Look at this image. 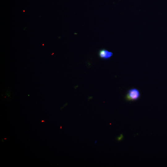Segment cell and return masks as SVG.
Here are the masks:
<instances>
[{"mask_svg":"<svg viewBox=\"0 0 167 167\" xmlns=\"http://www.w3.org/2000/svg\"><path fill=\"white\" fill-rule=\"evenodd\" d=\"M98 55L101 59L106 60L111 58L113 55V53L106 49H103L99 50Z\"/></svg>","mask_w":167,"mask_h":167,"instance_id":"7a4b0ae2","label":"cell"},{"mask_svg":"<svg viewBox=\"0 0 167 167\" xmlns=\"http://www.w3.org/2000/svg\"><path fill=\"white\" fill-rule=\"evenodd\" d=\"M140 96V92L138 89L136 88H132L127 92L125 96L126 100L133 101L137 100Z\"/></svg>","mask_w":167,"mask_h":167,"instance_id":"6da1fadb","label":"cell"}]
</instances>
